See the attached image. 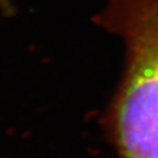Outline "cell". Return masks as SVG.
I'll return each mask as SVG.
<instances>
[{"instance_id":"1","label":"cell","mask_w":158,"mask_h":158,"mask_svg":"<svg viewBox=\"0 0 158 158\" xmlns=\"http://www.w3.org/2000/svg\"><path fill=\"white\" fill-rule=\"evenodd\" d=\"M92 21L120 36L122 77L102 118L116 158H158V0H108Z\"/></svg>"},{"instance_id":"2","label":"cell","mask_w":158,"mask_h":158,"mask_svg":"<svg viewBox=\"0 0 158 158\" xmlns=\"http://www.w3.org/2000/svg\"><path fill=\"white\" fill-rule=\"evenodd\" d=\"M0 12L4 15H13L15 12V7L12 0H0Z\"/></svg>"}]
</instances>
